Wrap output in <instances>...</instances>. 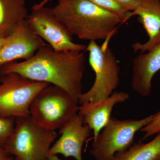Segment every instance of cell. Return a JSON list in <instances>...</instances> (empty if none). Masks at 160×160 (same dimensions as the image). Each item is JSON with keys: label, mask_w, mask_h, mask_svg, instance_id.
Segmentation results:
<instances>
[{"label": "cell", "mask_w": 160, "mask_h": 160, "mask_svg": "<svg viewBox=\"0 0 160 160\" xmlns=\"http://www.w3.org/2000/svg\"><path fill=\"white\" fill-rule=\"evenodd\" d=\"M26 22L32 31L53 50L58 52H82L86 45L73 41L72 35L55 16L52 8L32 7Z\"/></svg>", "instance_id": "8"}, {"label": "cell", "mask_w": 160, "mask_h": 160, "mask_svg": "<svg viewBox=\"0 0 160 160\" xmlns=\"http://www.w3.org/2000/svg\"><path fill=\"white\" fill-rule=\"evenodd\" d=\"M154 116L153 114L138 120L111 118L93 140L90 154L95 160H112L117 153L133 144L136 134L149 124Z\"/></svg>", "instance_id": "6"}, {"label": "cell", "mask_w": 160, "mask_h": 160, "mask_svg": "<svg viewBox=\"0 0 160 160\" xmlns=\"http://www.w3.org/2000/svg\"><path fill=\"white\" fill-rule=\"evenodd\" d=\"M50 0H42L41 2L39 3V4H35L33 5V6L35 8H42V7H44L46 6V4H47L48 2H49Z\"/></svg>", "instance_id": "21"}, {"label": "cell", "mask_w": 160, "mask_h": 160, "mask_svg": "<svg viewBox=\"0 0 160 160\" xmlns=\"http://www.w3.org/2000/svg\"><path fill=\"white\" fill-rule=\"evenodd\" d=\"M85 51L89 52V64L95 77L90 89L80 96V105L109 97L119 86L120 80L118 62L108 43L100 46L90 41Z\"/></svg>", "instance_id": "5"}, {"label": "cell", "mask_w": 160, "mask_h": 160, "mask_svg": "<svg viewBox=\"0 0 160 160\" xmlns=\"http://www.w3.org/2000/svg\"><path fill=\"white\" fill-rule=\"evenodd\" d=\"M141 131L144 133V137L141 142L160 132V110L154 113V117L152 120L143 127Z\"/></svg>", "instance_id": "18"}, {"label": "cell", "mask_w": 160, "mask_h": 160, "mask_svg": "<svg viewBox=\"0 0 160 160\" xmlns=\"http://www.w3.org/2000/svg\"><path fill=\"white\" fill-rule=\"evenodd\" d=\"M13 158L7 152L4 148L0 146V160H11Z\"/></svg>", "instance_id": "20"}, {"label": "cell", "mask_w": 160, "mask_h": 160, "mask_svg": "<svg viewBox=\"0 0 160 160\" xmlns=\"http://www.w3.org/2000/svg\"><path fill=\"white\" fill-rule=\"evenodd\" d=\"M15 127L4 149L18 160H46L52 144L57 137L56 131L36 124L30 116L16 118Z\"/></svg>", "instance_id": "4"}, {"label": "cell", "mask_w": 160, "mask_h": 160, "mask_svg": "<svg viewBox=\"0 0 160 160\" xmlns=\"http://www.w3.org/2000/svg\"><path fill=\"white\" fill-rule=\"evenodd\" d=\"M85 62L82 52L56 51L46 44L29 59L1 66L0 76L15 72L32 81L54 85L67 92L78 102L83 93Z\"/></svg>", "instance_id": "1"}, {"label": "cell", "mask_w": 160, "mask_h": 160, "mask_svg": "<svg viewBox=\"0 0 160 160\" xmlns=\"http://www.w3.org/2000/svg\"><path fill=\"white\" fill-rule=\"evenodd\" d=\"M78 104L67 92L49 84L33 99L29 116L39 126L56 131L62 129L78 114Z\"/></svg>", "instance_id": "3"}, {"label": "cell", "mask_w": 160, "mask_h": 160, "mask_svg": "<svg viewBox=\"0 0 160 160\" xmlns=\"http://www.w3.org/2000/svg\"><path fill=\"white\" fill-rule=\"evenodd\" d=\"M129 98V95L127 92H116L106 98L87 102L78 106V114L93 132V140L111 119L114 106L125 102Z\"/></svg>", "instance_id": "11"}, {"label": "cell", "mask_w": 160, "mask_h": 160, "mask_svg": "<svg viewBox=\"0 0 160 160\" xmlns=\"http://www.w3.org/2000/svg\"><path fill=\"white\" fill-rule=\"evenodd\" d=\"M52 9L72 35L89 42L104 40L109 43L123 23L118 15L88 0H58Z\"/></svg>", "instance_id": "2"}, {"label": "cell", "mask_w": 160, "mask_h": 160, "mask_svg": "<svg viewBox=\"0 0 160 160\" xmlns=\"http://www.w3.org/2000/svg\"><path fill=\"white\" fill-rule=\"evenodd\" d=\"M48 160V159H47V160Z\"/></svg>", "instance_id": "25"}, {"label": "cell", "mask_w": 160, "mask_h": 160, "mask_svg": "<svg viewBox=\"0 0 160 160\" xmlns=\"http://www.w3.org/2000/svg\"><path fill=\"white\" fill-rule=\"evenodd\" d=\"M48 83L29 79L15 72L0 76V117L29 116L33 99Z\"/></svg>", "instance_id": "7"}, {"label": "cell", "mask_w": 160, "mask_h": 160, "mask_svg": "<svg viewBox=\"0 0 160 160\" xmlns=\"http://www.w3.org/2000/svg\"></svg>", "instance_id": "26"}, {"label": "cell", "mask_w": 160, "mask_h": 160, "mask_svg": "<svg viewBox=\"0 0 160 160\" xmlns=\"http://www.w3.org/2000/svg\"><path fill=\"white\" fill-rule=\"evenodd\" d=\"M120 5L129 11H134L140 6L143 0H114Z\"/></svg>", "instance_id": "19"}, {"label": "cell", "mask_w": 160, "mask_h": 160, "mask_svg": "<svg viewBox=\"0 0 160 160\" xmlns=\"http://www.w3.org/2000/svg\"><path fill=\"white\" fill-rule=\"evenodd\" d=\"M26 0H0V37L6 38L28 17Z\"/></svg>", "instance_id": "14"}, {"label": "cell", "mask_w": 160, "mask_h": 160, "mask_svg": "<svg viewBox=\"0 0 160 160\" xmlns=\"http://www.w3.org/2000/svg\"><path fill=\"white\" fill-rule=\"evenodd\" d=\"M11 160H18L17 159L15 158H14V157Z\"/></svg>", "instance_id": "23"}, {"label": "cell", "mask_w": 160, "mask_h": 160, "mask_svg": "<svg viewBox=\"0 0 160 160\" xmlns=\"http://www.w3.org/2000/svg\"><path fill=\"white\" fill-rule=\"evenodd\" d=\"M160 160V157L158 159V160Z\"/></svg>", "instance_id": "24"}, {"label": "cell", "mask_w": 160, "mask_h": 160, "mask_svg": "<svg viewBox=\"0 0 160 160\" xmlns=\"http://www.w3.org/2000/svg\"><path fill=\"white\" fill-rule=\"evenodd\" d=\"M46 43L35 34L26 20L20 23L0 49V67L18 59H29Z\"/></svg>", "instance_id": "9"}, {"label": "cell", "mask_w": 160, "mask_h": 160, "mask_svg": "<svg viewBox=\"0 0 160 160\" xmlns=\"http://www.w3.org/2000/svg\"><path fill=\"white\" fill-rule=\"evenodd\" d=\"M92 130L78 114L62 129L61 137L52 146L49 155L62 154L65 157H73L76 160H83L82 148Z\"/></svg>", "instance_id": "10"}, {"label": "cell", "mask_w": 160, "mask_h": 160, "mask_svg": "<svg viewBox=\"0 0 160 160\" xmlns=\"http://www.w3.org/2000/svg\"><path fill=\"white\" fill-rule=\"evenodd\" d=\"M6 38L0 37V49L2 48V46H3V44H4Z\"/></svg>", "instance_id": "22"}, {"label": "cell", "mask_w": 160, "mask_h": 160, "mask_svg": "<svg viewBox=\"0 0 160 160\" xmlns=\"http://www.w3.org/2000/svg\"><path fill=\"white\" fill-rule=\"evenodd\" d=\"M160 71V42L149 51L140 53L132 62L131 87L142 97L151 93L152 80Z\"/></svg>", "instance_id": "12"}, {"label": "cell", "mask_w": 160, "mask_h": 160, "mask_svg": "<svg viewBox=\"0 0 160 160\" xmlns=\"http://www.w3.org/2000/svg\"><path fill=\"white\" fill-rule=\"evenodd\" d=\"M102 9L118 15L126 22L130 17L131 12L120 5L114 0H88Z\"/></svg>", "instance_id": "16"}, {"label": "cell", "mask_w": 160, "mask_h": 160, "mask_svg": "<svg viewBox=\"0 0 160 160\" xmlns=\"http://www.w3.org/2000/svg\"><path fill=\"white\" fill-rule=\"evenodd\" d=\"M160 157V132L146 143L132 144L128 149L117 153L112 160H157Z\"/></svg>", "instance_id": "15"}, {"label": "cell", "mask_w": 160, "mask_h": 160, "mask_svg": "<svg viewBox=\"0 0 160 160\" xmlns=\"http://www.w3.org/2000/svg\"><path fill=\"white\" fill-rule=\"evenodd\" d=\"M137 16L138 20L143 26L149 39L146 42H136L132 45L134 52L140 53L149 51L160 42V1L143 0L130 17Z\"/></svg>", "instance_id": "13"}, {"label": "cell", "mask_w": 160, "mask_h": 160, "mask_svg": "<svg viewBox=\"0 0 160 160\" xmlns=\"http://www.w3.org/2000/svg\"><path fill=\"white\" fill-rule=\"evenodd\" d=\"M16 118L0 117V146L4 148L15 127Z\"/></svg>", "instance_id": "17"}]
</instances>
